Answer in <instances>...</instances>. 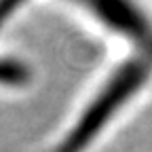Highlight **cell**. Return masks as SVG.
I'll use <instances>...</instances> for the list:
<instances>
[{"label":"cell","mask_w":152,"mask_h":152,"mask_svg":"<svg viewBox=\"0 0 152 152\" xmlns=\"http://www.w3.org/2000/svg\"><path fill=\"white\" fill-rule=\"evenodd\" d=\"M150 47H152V45H150Z\"/></svg>","instance_id":"3957f363"},{"label":"cell","mask_w":152,"mask_h":152,"mask_svg":"<svg viewBox=\"0 0 152 152\" xmlns=\"http://www.w3.org/2000/svg\"><path fill=\"white\" fill-rule=\"evenodd\" d=\"M152 85V51H125L95 83L47 152H89Z\"/></svg>","instance_id":"6da1fadb"},{"label":"cell","mask_w":152,"mask_h":152,"mask_svg":"<svg viewBox=\"0 0 152 152\" xmlns=\"http://www.w3.org/2000/svg\"><path fill=\"white\" fill-rule=\"evenodd\" d=\"M34 0H26V4ZM125 51L152 45V4L148 0H51Z\"/></svg>","instance_id":"7a4b0ae2"}]
</instances>
